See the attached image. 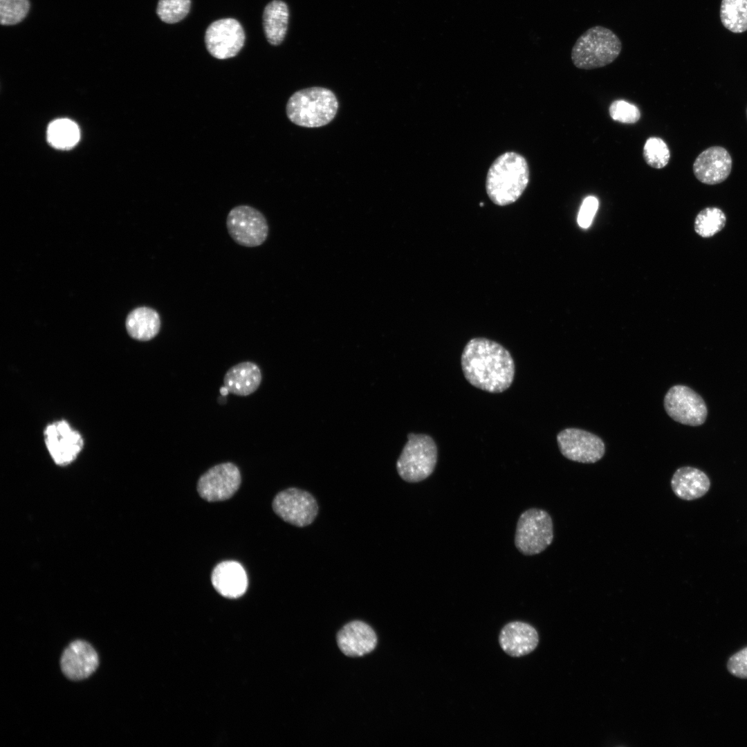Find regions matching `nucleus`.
I'll return each instance as SVG.
<instances>
[{
	"label": "nucleus",
	"mask_w": 747,
	"mask_h": 747,
	"mask_svg": "<svg viewBox=\"0 0 747 747\" xmlns=\"http://www.w3.org/2000/svg\"><path fill=\"white\" fill-rule=\"evenodd\" d=\"M562 454L579 463H593L605 454V446L598 436L578 428H566L557 436Z\"/></svg>",
	"instance_id": "9b49d317"
},
{
	"label": "nucleus",
	"mask_w": 747,
	"mask_h": 747,
	"mask_svg": "<svg viewBox=\"0 0 747 747\" xmlns=\"http://www.w3.org/2000/svg\"><path fill=\"white\" fill-rule=\"evenodd\" d=\"M98 656L91 645L82 640L71 643L61 656L60 666L64 674L73 681L88 678L98 668Z\"/></svg>",
	"instance_id": "4468645a"
},
{
	"label": "nucleus",
	"mask_w": 747,
	"mask_h": 747,
	"mask_svg": "<svg viewBox=\"0 0 747 747\" xmlns=\"http://www.w3.org/2000/svg\"><path fill=\"white\" fill-rule=\"evenodd\" d=\"M727 667L733 676L747 679V647L730 658Z\"/></svg>",
	"instance_id": "7c9ffc66"
},
{
	"label": "nucleus",
	"mask_w": 747,
	"mask_h": 747,
	"mask_svg": "<svg viewBox=\"0 0 747 747\" xmlns=\"http://www.w3.org/2000/svg\"><path fill=\"white\" fill-rule=\"evenodd\" d=\"M539 643L537 630L531 625L510 622L503 627L499 635L502 650L512 657L526 656L535 649Z\"/></svg>",
	"instance_id": "dca6fc26"
},
{
	"label": "nucleus",
	"mask_w": 747,
	"mask_h": 747,
	"mask_svg": "<svg viewBox=\"0 0 747 747\" xmlns=\"http://www.w3.org/2000/svg\"><path fill=\"white\" fill-rule=\"evenodd\" d=\"M274 512L284 521L298 527L313 522L318 505L308 492L296 488H287L276 495L273 501Z\"/></svg>",
	"instance_id": "6e6552de"
},
{
	"label": "nucleus",
	"mask_w": 747,
	"mask_h": 747,
	"mask_svg": "<svg viewBox=\"0 0 747 747\" xmlns=\"http://www.w3.org/2000/svg\"><path fill=\"white\" fill-rule=\"evenodd\" d=\"M621 50L622 42L614 32L602 26H595L577 39L571 58L576 68L591 70L610 64Z\"/></svg>",
	"instance_id": "20e7f679"
},
{
	"label": "nucleus",
	"mask_w": 747,
	"mask_h": 747,
	"mask_svg": "<svg viewBox=\"0 0 747 747\" xmlns=\"http://www.w3.org/2000/svg\"><path fill=\"white\" fill-rule=\"evenodd\" d=\"M44 434L46 448L55 463L59 465L72 463L84 445L81 434L64 420L47 425Z\"/></svg>",
	"instance_id": "ddd939ff"
},
{
	"label": "nucleus",
	"mask_w": 747,
	"mask_h": 747,
	"mask_svg": "<svg viewBox=\"0 0 747 747\" xmlns=\"http://www.w3.org/2000/svg\"><path fill=\"white\" fill-rule=\"evenodd\" d=\"M80 133L78 126L67 118L57 119L52 122L47 129V140L54 147L68 149L75 146Z\"/></svg>",
	"instance_id": "5701e85b"
},
{
	"label": "nucleus",
	"mask_w": 747,
	"mask_h": 747,
	"mask_svg": "<svg viewBox=\"0 0 747 747\" xmlns=\"http://www.w3.org/2000/svg\"><path fill=\"white\" fill-rule=\"evenodd\" d=\"M732 163V158L724 147L713 146L698 155L693 163V172L704 184H719L730 174Z\"/></svg>",
	"instance_id": "2eb2a0df"
},
{
	"label": "nucleus",
	"mask_w": 747,
	"mask_h": 747,
	"mask_svg": "<svg viewBox=\"0 0 747 747\" xmlns=\"http://www.w3.org/2000/svg\"><path fill=\"white\" fill-rule=\"evenodd\" d=\"M226 226L230 236L237 243L250 248L261 245L269 231L264 215L246 205H237L229 212Z\"/></svg>",
	"instance_id": "0eeeda50"
},
{
	"label": "nucleus",
	"mask_w": 747,
	"mask_h": 747,
	"mask_svg": "<svg viewBox=\"0 0 747 747\" xmlns=\"http://www.w3.org/2000/svg\"><path fill=\"white\" fill-rule=\"evenodd\" d=\"M553 540V524L544 510L529 508L519 516L515 530V545L525 555L544 551Z\"/></svg>",
	"instance_id": "423d86ee"
},
{
	"label": "nucleus",
	"mask_w": 747,
	"mask_h": 747,
	"mask_svg": "<svg viewBox=\"0 0 747 747\" xmlns=\"http://www.w3.org/2000/svg\"><path fill=\"white\" fill-rule=\"evenodd\" d=\"M598 208V200L596 197L589 196L584 199L578 216V223L581 228L589 227Z\"/></svg>",
	"instance_id": "c756f323"
},
{
	"label": "nucleus",
	"mask_w": 747,
	"mask_h": 747,
	"mask_svg": "<svg viewBox=\"0 0 747 747\" xmlns=\"http://www.w3.org/2000/svg\"><path fill=\"white\" fill-rule=\"evenodd\" d=\"M726 216L718 208H706L697 216L694 221L696 232L703 237H710L721 230L725 225Z\"/></svg>",
	"instance_id": "393cba45"
},
{
	"label": "nucleus",
	"mask_w": 747,
	"mask_h": 747,
	"mask_svg": "<svg viewBox=\"0 0 747 747\" xmlns=\"http://www.w3.org/2000/svg\"><path fill=\"white\" fill-rule=\"evenodd\" d=\"M244 42L243 29L240 23L232 18L216 20L205 31L207 50L219 59L234 57L243 46Z\"/></svg>",
	"instance_id": "9d476101"
},
{
	"label": "nucleus",
	"mask_w": 747,
	"mask_h": 747,
	"mask_svg": "<svg viewBox=\"0 0 747 747\" xmlns=\"http://www.w3.org/2000/svg\"><path fill=\"white\" fill-rule=\"evenodd\" d=\"M609 113L614 120L625 124L636 123L640 118L638 108L622 100L614 101L609 106Z\"/></svg>",
	"instance_id": "c85d7f7f"
},
{
	"label": "nucleus",
	"mask_w": 747,
	"mask_h": 747,
	"mask_svg": "<svg viewBox=\"0 0 747 747\" xmlns=\"http://www.w3.org/2000/svg\"><path fill=\"white\" fill-rule=\"evenodd\" d=\"M241 483V473L238 467L226 462L216 465L199 478L197 490L199 495L208 501H223L230 498Z\"/></svg>",
	"instance_id": "f8f14e48"
},
{
	"label": "nucleus",
	"mask_w": 747,
	"mask_h": 747,
	"mask_svg": "<svg viewBox=\"0 0 747 747\" xmlns=\"http://www.w3.org/2000/svg\"><path fill=\"white\" fill-rule=\"evenodd\" d=\"M710 486V480L703 472L688 466L677 469L671 479L674 493L678 497L688 501L704 495Z\"/></svg>",
	"instance_id": "aec40b11"
},
{
	"label": "nucleus",
	"mask_w": 747,
	"mask_h": 747,
	"mask_svg": "<svg viewBox=\"0 0 747 747\" xmlns=\"http://www.w3.org/2000/svg\"><path fill=\"white\" fill-rule=\"evenodd\" d=\"M643 156L649 166L661 169L668 164L670 151L665 142L661 138L650 137L644 145Z\"/></svg>",
	"instance_id": "a878e982"
},
{
	"label": "nucleus",
	"mask_w": 747,
	"mask_h": 747,
	"mask_svg": "<svg viewBox=\"0 0 747 747\" xmlns=\"http://www.w3.org/2000/svg\"><path fill=\"white\" fill-rule=\"evenodd\" d=\"M158 313L149 307L141 306L129 313L126 320L129 335L139 341H149L155 338L160 329Z\"/></svg>",
	"instance_id": "412c9836"
},
{
	"label": "nucleus",
	"mask_w": 747,
	"mask_h": 747,
	"mask_svg": "<svg viewBox=\"0 0 747 747\" xmlns=\"http://www.w3.org/2000/svg\"><path fill=\"white\" fill-rule=\"evenodd\" d=\"M746 116H747V109H746Z\"/></svg>",
	"instance_id": "2f4dec72"
},
{
	"label": "nucleus",
	"mask_w": 747,
	"mask_h": 747,
	"mask_svg": "<svg viewBox=\"0 0 747 747\" xmlns=\"http://www.w3.org/2000/svg\"><path fill=\"white\" fill-rule=\"evenodd\" d=\"M720 18L723 26L732 33L747 30V0H722Z\"/></svg>",
	"instance_id": "b1692460"
},
{
	"label": "nucleus",
	"mask_w": 747,
	"mask_h": 747,
	"mask_svg": "<svg viewBox=\"0 0 747 747\" xmlns=\"http://www.w3.org/2000/svg\"><path fill=\"white\" fill-rule=\"evenodd\" d=\"M407 439L396 462V469L404 481L417 483L434 472L438 458L437 446L434 439L425 434L409 433Z\"/></svg>",
	"instance_id": "39448f33"
},
{
	"label": "nucleus",
	"mask_w": 747,
	"mask_h": 747,
	"mask_svg": "<svg viewBox=\"0 0 747 747\" xmlns=\"http://www.w3.org/2000/svg\"><path fill=\"white\" fill-rule=\"evenodd\" d=\"M211 580L218 593L230 598L241 596L248 587L246 573L243 567L234 561L218 564L212 571Z\"/></svg>",
	"instance_id": "a211bd4d"
},
{
	"label": "nucleus",
	"mask_w": 747,
	"mask_h": 747,
	"mask_svg": "<svg viewBox=\"0 0 747 747\" xmlns=\"http://www.w3.org/2000/svg\"><path fill=\"white\" fill-rule=\"evenodd\" d=\"M28 0H0V22L10 26L19 23L28 12Z\"/></svg>",
	"instance_id": "cd10ccee"
},
{
	"label": "nucleus",
	"mask_w": 747,
	"mask_h": 747,
	"mask_svg": "<svg viewBox=\"0 0 747 747\" xmlns=\"http://www.w3.org/2000/svg\"><path fill=\"white\" fill-rule=\"evenodd\" d=\"M289 12L286 3L273 0L268 3L263 13V26L268 42L274 46L280 44L286 34Z\"/></svg>",
	"instance_id": "4be33fe9"
},
{
	"label": "nucleus",
	"mask_w": 747,
	"mask_h": 747,
	"mask_svg": "<svg viewBox=\"0 0 747 747\" xmlns=\"http://www.w3.org/2000/svg\"><path fill=\"white\" fill-rule=\"evenodd\" d=\"M664 407L667 414L681 424L697 426L708 415L706 403L700 395L685 385H674L666 393Z\"/></svg>",
	"instance_id": "1a4fd4ad"
},
{
	"label": "nucleus",
	"mask_w": 747,
	"mask_h": 747,
	"mask_svg": "<svg viewBox=\"0 0 747 747\" xmlns=\"http://www.w3.org/2000/svg\"><path fill=\"white\" fill-rule=\"evenodd\" d=\"M261 378V370L257 364L250 361L241 362L227 371L223 385L229 392L246 396L258 389Z\"/></svg>",
	"instance_id": "6ab92c4d"
},
{
	"label": "nucleus",
	"mask_w": 747,
	"mask_h": 747,
	"mask_svg": "<svg viewBox=\"0 0 747 747\" xmlns=\"http://www.w3.org/2000/svg\"><path fill=\"white\" fill-rule=\"evenodd\" d=\"M338 109V101L334 93L318 86L296 91L286 104L288 119L297 125L310 128L329 124Z\"/></svg>",
	"instance_id": "7ed1b4c3"
},
{
	"label": "nucleus",
	"mask_w": 747,
	"mask_h": 747,
	"mask_svg": "<svg viewBox=\"0 0 747 747\" xmlns=\"http://www.w3.org/2000/svg\"><path fill=\"white\" fill-rule=\"evenodd\" d=\"M529 182V168L526 158L514 151L498 156L490 167L486 182L490 199L499 206L515 203Z\"/></svg>",
	"instance_id": "f03ea898"
},
{
	"label": "nucleus",
	"mask_w": 747,
	"mask_h": 747,
	"mask_svg": "<svg viewBox=\"0 0 747 747\" xmlns=\"http://www.w3.org/2000/svg\"><path fill=\"white\" fill-rule=\"evenodd\" d=\"M461 365L470 385L490 393L506 391L514 380L515 363L510 352L499 343L485 338H474L468 342Z\"/></svg>",
	"instance_id": "f257e3e1"
},
{
	"label": "nucleus",
	"mask_w": 747,
	"mask_h": 747,
	"mask_svg": "<svg viewBox=\"0 0 747 747\" xmlns=\"http://www.w3.org/2000/svg\"><path fill=\"white\" fill-rule=\"evenodd\" d=\"M190 6V0H159L156 14L163 21L174 24L185 17Z\"/></svg>",
	"instance_id": "bb28decb"
},
{
	"label": "nucleus",
	"mask_w": 747,
	"mask_h": 747,
	"mask_svg": "<svg viewBox=\"0 0 747 747\" xmlns=\"http://www.w3.org/2000/svg\"><path fill=\"white\" fill-rule=\"evenodd\" d=\"M337 643L344 654L358 657L370 653L375 649L377 637L369 625L355 620L347 623L339 631Z\"/></svg>",
	"instance_id": "f3484780"
}]
</instances>
